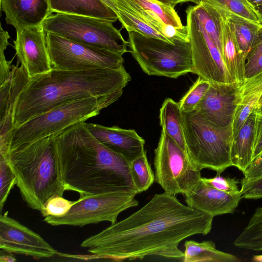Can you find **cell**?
<instances>
[{"instance_id": "277c9868", "label": "cell", "mask_w": 262, "mask_h": 262, "mask_svg": "<svg viewBox=\"0 0 262 262\" xmlns=\"http://www.w3.org/2000/svg\"><path fill=\"white\" fill-rule=\"evenodd\" d=\"M16 177L23 200L40 211L51 198L63 196V183L55 134L21 145L5 157Z\"/></svg>"}, {"instance_id": "f1b7e54d", "label": "cell", "mask_w": 262, "mask_h": 262, "mask_svg": "<svg viewBox=\"0 0 262 262\" xmlns=\"http://www.w3.org/2000/svg\"><path fill=\"white\" fill-rule=\"evenodd\" d=\"M131 1L144 9L158 25L165 24L179 29L186 28L174 8L157 0Z\"/></svg>"}, {"instance_id": "8992f818", "label": "cell", "mask_w": 262, "mask_h": 262, "mask_svg": "<svg viewBox=\"0 0 262 262\" xmlns=\"http://www.w3.org/2000/svg\"><path fill=\"white\" fill-rule=\"evenodd\" d=\"M183 125L187 153L195 168L211 169L221 174L232 166V124L215 126L194 110L183 112Z\"/></svg>"}, {"instance_id": "d6a6232c", "label": "cell", "mask_w": 262, "mask_h": 262, "mask_svg": "<svg viewBox=\"0 0 262 262\" xmlns=\"http://www.w3.org/2000/svg\"><path fill=\"white\" fill-rule=\"evenodd\" d=\"M203 1L256 23L260 24L256 11L246 0H204Z\"/></svg>"}, {"instance_id": "cb8c5ba5", "label": "cell", "mask_w": 262, "mask_h": 262, "mask_svg": "<svg viewBox=\"0 0 262 262\" xmlns=\"http://www.w3.org/2000/svg\"><path fill=\"white\" fill-rule=\"evenodd\" d=\"M115 1L117 9L116 14L118 20L122 24V28H125L128 32H135L147 37L159 38L171 43H174L146 21L126 0Z\"/></svg>"}, {"instance_id": "1f68e13d", "label": "cell", "mask_w": 262, "mask_h": 262, "mask_svg": "<svg viewBox=\"0 0 262 262\" xmlns=\"http://www.w3.org/2000/svg\"><path fill=\"white\" fill-rule=\"evenodd\" d=\"M210 83L199 76L195 82L178 102L183 112L195 110L207 92Z\"/></svg>"}, {"instance_id": "ba28073f", "label": "cell", "mask_w": 262, "mask_h": 262, "mask_svg": "<svg viewBox=\"0 0 262 262\" xmlns=\"http://www.w3.org/2000/svg\"><path fill=\"white\" fill-rule=\"evenodd\" d=\"M113 22L97 17L57 13L42 23L46 33L50 32L80 43L104 49L122 54L130 52L128 41Z\"/></svg>"}, {"instance_id": "30bf717a", "label": "cell", "mask_w": 262, "mask_h": 262, "mask_svg": "<svg viewBox=\"0 0 262 262\" xmlns=\"http://www.w3.org/2000/svg\"><path fill=\"white\" fill-rule=\"evenodd\" d=\"M134 192L114 191L80 196L66 214L48 215L44 221L52 226L68 225L83 227L102 222L113 224L122 211L137 207L139 202Z\"/></svg>"}, {"instance_id": "7402d4cb", "label": "cell", "mask_w": 262, "mask_h": 262, "mask_svg": "<svg viewBox=\"0 0 262 262\" xmlns=\"http://www.w3.org/2000/svg\"><path fill=\"white\" fill-rule=\"evenodd\" d=\"M256 111L251 113L236 136L233 138L231 148L232 166L243 173L252 158Z\"/></svg>"}, {"instance_id": "8fae6325", "label": "cell", "mask_w": 262, "mask_h": 262, "mask_svg": "<svg viewBox=\"0 0 262 262\" xmlns=\"http://www.w3.org/2000/svg\"><path fill=\"white\" fill-rule=\"evenodd\" d=\"M46 40L53 68L81 71L124 67L123 54L120 53L80 43L50 32L46 33Z\"/></svg>"}, {"instance_id": "603a6c76", "label": "cell", "mask_w": 262, "mask_h": 262, "mask_svg": "<svg viewBox=\"0 0 262 262\" xmlns=\"http://www.w3.org/2000/svg\"><path fill=\"white\" fill-rule=\"evenodd\" d=\"M183 261L184 262H239L237 256L219 250L215 243L211 241L198 242L187 240L184 243Z\"/></svg>"}, {"instance_id": "74e56055", "label": "cell", "mask_w": 262, "mask_h": 262, "mask_svg": "<svg viewBox=\"0 0 262 262\" xmlns=\"http://www.w3.org/2000/svg\"><path fill=\"white\" fill-rule=\"evenodd\" d=\"M203 180L212 187L226 192L234 194L240 192L239 184L240 181L235 178L225 177L216 174L212 178H203Z\"/></svg>"}, {"instance_id": "ffe728a7", "label": "cell", "mask_w": 262, "mask_h": 262, "mask_svg": "<svg viewBox=\"0 0 262 262\" xmlns=\"http://www.w3.org/2000/svg\"><path fill=\"white\" fill-rule=\"evenodd\" d=\"M222 14L223 15L222 25V57L233 81L242 83L245 79L244 63L246 56L238 46L229 22L222 13Z\"/></svg>"}, {"instance_id": "ac0fdd59", "label": "cell", "mask_w": 262, "mask_h": 262, "mask_svg": "<svg viewBox=\"0 0 262 262\" xmlns=\"http://www.w3.org/2000/svg\"><path fill=\"white\" fill-rule=\"evenodd\" d=\"M27 73L20 67L12 65L10 79L0 85V155L5 156L8 152V140L13 128V115L16 99L28 81Z\"/></svg>"}, {"instance_id": "60d3db41", "label": "cell", "mask_w": 262, "mask_h": 262, "mask_svg": "<svg viewBox=\"0 0 262 262\" xmlns=\"http://www.w3.org/2000/svg\"><path fill=\"white\" fill-rule=\"evenodd\" d=\"M245 181H251L262 177V152L252 160L243 173Z\"/></svg>"}, {"instance_id": "52a82bcc", "label": "cell", "mask_w": 262, "mask_h": 262, "mask_svg": "<svg viewBox=\"0 0 262 262\" xmlns=\"http://www.w3.org/2000/svg\"><path fill=\"white\" fill-rule=\"evenodd\" d=\"M130 52L144 73L171 78L192 73L193 62L189 39H176L174 43L128 32Z\"/></svg>"}, {"instance_id": "e575fe53", "label": "cell", "mask_w": 262, "mask_h": 262, "mask_svg": "<svg viewBox=\"0 0 262 262\" xmlns=\"http://www.w3.org/2000/svg\"><path fill=\"white\" fill-rule=\"evenodd\" d=\"M258 97L255 108L262 105V71L253 77L246 79L241 84V102L244 103Z\"/></svg>"}, {"instance_id": "f35d334b", "label": "cell", "mask_w": 262, "mask_h": 262, "mask_svg": "<svg viewBox=\"0 0 262 262\" xmlns=\"http://www.w3.org/2000/svg\"><path fill=\"white\" fill-rule=\"evenodd\" d=\"M242 199L256 200L262 198V177L258 179L240 181Z\"/></svg>"}, {"instance_id": "5b68a950", "label": "cell", "mask_w": 262, "mask_h": 262, "mask_svg": "<svg viewBox=\"0 0 262 262\" xmlns=\"http://www.w3.org/2000/svg\"><path fill=\"white\" fill-rule=\"evenodd\" d=\"M123 90L108 95L91 97L68 102L37 115L12 128L8 140L9 151L64 130L99 114L117 100Z\"/></svg>"}, {"instance_id": "5bb4252c", "label": "cell", "mask_w": 262, "mask_h": 262, "mask_svg": "<svg viewBox=\"0 0 262 262\" xmlns=\"http://www.w3.org/2000/svg\"><path fill=\"white\" fill-rule=\"evenodd\" d=\"M241 84L210 83L195 110L215 126L223 127L232 124L236 108L241 102Z\"/></svg>"}, {"instance_id": "7bdbcfd3", "label": "cell", "mask_w": 262, "mask_h": 262, "mask_svg": "<svg viewBox=\"0 0 262 262\" xmlns=\"http://www.w3.org/2000/svg\"><path fill=\"white\" fill-rule=\"evenodd\" d=\"M16 259L14 256L11 255H5L1 254L0 256L1 262H14Z\"/></svg>"}, {"instance_id": "7dc6e473", "label": "cell", "mask_w": 262, "mask_h": 262, "mask_svg": "<svg viewBox=\"0 0 262 262\" xmlns=\"http://www.w3.org/2000/svg\"><path fill=\"white\" fill-rule=\"evenodd\" d=\"M255 110L258 113L262 114V105L258 107L255 108Z\"/></svg>"}, {"instance_id": "d6986e66", "label": "cell", "mask_w": 262, "mask_h": 262, "mask_svg": "<svg viewBox=\"0 0 262 262\" xmlns=\"http://www.w3.org/2000/svg\"><path fill=\"white\" fill-rule=\"evenodd\" d=\"M7 24L16 31L42 25L52 13L49 0H0Z\"/></svg>"}, {"instance_id": "836d02e7", "label": "cell", "mask_w": 262, "mask_h": 262, "mask_svg": "<svg viewBox=\"0 0 262 262\" xmlns=\"http://www.w3.org/2000/svg\"><path fill=\"white\" fill-rule=\"evenodd\" d=\"M16 185V177L6 159L0 156V210L7 200L11 190Z\"/></svg>"}, {"instance_id": "3957f363", "label": "cell", "mask_w": 262, "mask_h": 262, "mask_svg": "<svg viewBox=\"0 0 262 262\" xmlns=\"http://www.w3.org/2000/svg\"><path fill=\"white\" fill-rule=\"evenodd\" d=\"M130 80L124 67L81 71L52 68L29 79L16 101L13 128L68 102L123 90Z\"/></svg>"}, {"instance_id": "9c48e42d", "label": "cell", "mask_w": 262, "mask_h": 262, "mask_svg": "<svg viewBox=\"0 0 262 262\" xmlns=\"http://www.w3.org/2000/svg\"><path fill=\"white\" fill-rule=\"evenodd\" d=\"M155 181L164 192L173 195L185 194L201 178V170L192 164L187 153L162 129L155 150Z\"/></svg>"}, {"instance_id": "83f0119b", "label": "cell", "mask_w": 262, "mask_h": 262, "mask_svg": "<svg viewBox=\"0 0 262 262\" xmlns=\"http://www.w3.org/2000/svg\"><path fill=\"white\" fill-rule=\"evenodd\" d=\"M233 245L243 249L262 251V207L255 210L247 226L234 240Z\"/></svg>"}, {"instance_id": "e0dca14e", "label": "cell", "mask_w": 262, "mask_h": 262, "mask_svg": "<svg viewBox=\"0 0 262 262\" xmlns=\"http://www.w3.org/2000/svg\"><path fill=\"white\" fill-rule=\"evenodd\" d=\"M84 125L96 139L112 150L124 156L130 162L145 152V140L134 129H123L116 126L107 127L85 122Z\"/></svg>"}, {"instance_id": "9a60e30c", "label": "cell", "mask_w": 262, "mask_h": 262, "mask_svg": "<svg viewBox=\"0 0 262 262\" xmlns=\"http://www.w3.org/2000/svg\"><path fill=\"white\" fill-rule=\"evenodd\" d=\"M16 31L14 49L29 79L50 71L52 66L47 48L46 33L42 25Z\"/></svg>"}, {"instance_id": "d4e9b609", "label": "cell", "mask_w": 262, "mask_h": 262, "mask_svg": "<svg viewBox=\"0 0 262 262\" xmlns=\"http://www.w3.org/2000/svg\"><path fill=\"white\" fill-rule=\"evenodd\" d=\"M160 124L162 129L187 152L183 125V112L179 103L167 98L160 110Z\"/></svg>"}, {"instance_id": "2e32d148", "label": "cell", "mask_w": 262, "mask_h": 262, "mask_svg": "<svg viewBox=\"0 0 262 262\" xmlns=\"http://www.w3.org/2000/svg\"><path fill=\"white\" fill-rule=\"evenodd\" d=\"M187 205L212 217L233 213L242 199L241 191L234 194L218 190L203 179L184 194Z\"/></svg>"}, {"instance_id": "ab89813d", "label": "cell", "mask_w": 262, "mask_h": 262, "mask_svg": "<svg viewBox=\"0 0 262 262\" xmlns=\"http://www.w3.org/2000/svg\"><path fill=\"white\" fill-rule=\"evenodd\" d=\"M262 152V114L256 112L252 161Z\"/></svg>"}, {"instance_id": "b9f144b4", "label": "cell", "mask_w": 262, "mask_h": 262, "mask_svg": "<svg viewBox=\"0 0 262 262\" xmlns=\"http://www.w3.org/2000/svg\"><path fill=\"white\" fill-rule=\"evenodd\" d=\"M159 2H160L164 4H165L166 5L171 6L173 8H174V7L180 4V3H183L185 2H192L193 3H195L196 5H199L202 2H203L204 0H157Z\"/></svg>"}, {"instance_id": "8d00e7d4", "label": "cell", "mask_w": 262, "mask_h": 262, "mask_svg": "<svg viewBox=\"0 0 262 262\" xmlns=\"http://www.w3.org/2000/svg\"><path fill=\"white\" fill-rule=\"evenodd\" d=\"M76 202L67 200L62 196L56 195L47 202L40 212L43 217L48 215H62L68 212Z\"/></svg>"}, {"instance_id": "bcb514c9", "label": "cell", "mask_w": 262, "mask_h": 262, "mask_svg": "<svg viewBox=\"0 0 262 262\" xmlns=\"http://www.w3.org/2000/svg\"><path fill=\"white\" fill-rule=\"evenodd\" d=\"M252 260L256 262H262V254L254 255L252 257Z\"/></svg>"}, {"instance_id": "4316f807", "label": "cell", "mask_w": 262, "mask_h": 262, "mask_svg": "<svg viewBox=\"0 0 262 262\" xmlns=\"http://www.w3.org/2000/svg\"><path fill=\"white\" fill-rule=\"evenodd\" d=\"M193 9L204 29L222 54L223 14L215 7L205 1L193 6Z\"/></svg>"}, {"instance_id": "4fadbf2b", "label": "cell", "mask_w": 262, "mask_h": 262, "mask_svg": "<svg viewBox=\"0 0 262 262\" xmlns=\"http://www.w3.org/2000/svg\"><path fill=\"white\" fill-rule=\"evenodd\" d=\"M0 248L8 253L37 259L59 253L38 233L10 217L7 211L0 215Z\"/></svg>"}, {"instance_id": "7a4b0ae2", "label": "cell", "mask_w": 262, "mask_h": 262, "mask_svg": "<svg viewBox=\"0 0 262 262\" xmlns=\"http://www.w3.org/2000/svg\"><path fill=\"white\" fill-rule=\"evenodd\" d=\"M63 184L80 196L122 191L134 192L130 162L110 149L82 121L55 134Z\"/></svg>"}, {"instance_id": "6da1fadb", "label": "cell", "mask_w": 262, "mask_h": 262, "mask_svg": "<svg viewBox=\"0 0 262 262\" xmlns=\"http://www.w3.org/2000/svg\"><path fill=\"white\" fill-rule=\"evenodd\" d=\"M213 219L181 203L175 195L156 193L140 209L86 238L80 246L94 257L115 261L151 255L180 259L184 256L180 242L209 233Z\"/></svg>"}, {"instance_id": "7c38bea8", "label": "cell", "mask_w": 262, "mask_h": 262, "mask_svg": "<svg viewBox=\"0 0 262 262\" xmlns=\"http://www.w3.org/2000/svg\"><path fill=\"white\" fill-rule=\"evenodd\" d=\"M186 13L193 66L192 73L210 83L235 82L225 65L221 51L204 29L193 6H189Z\"/></svg>"}, {"instance_id": "4dcf8cb0", "label": "cell", "mask_w": 262, "mask_h": 262, "mask_svg": "<svg viewBox=\"0 0 262 262\" xmlns=\"http://www.w3.org/2000/svg\"><path fill=\"white\" fill-rule=\"evenodd\" d=\"M261 71L262 24H260L257 35L245 59V79L251 78Z\"/></svg>"}, {"instance_id": "d590c367", "label": "cell", "mask_w": 262, "mask_h": 262, "mask_svg": "<svg viewBox=\"0 0 262 262\" xmlns=\"http://www.w3.org/2000/svg\"><path fill=\"white\" fill-rule=\"evenodd\" d=\"M259 97L253 98L248 101L239 103L237 106L232 123L233 138L237 135L251 113L254 110Z\"/></svg>"}, {"instance_id": "44dd1931", "label": "cell", "mask_w": 262, "mask_h": 262, "mask_svg": "<svg viewBox=\"0 0 262 262\" xmlns=\"http://www.w3.org/2000/svg\"><path fill=\"white\" fill-rule=\"evenodd\" d=\"M51 13L85 15L115 23L116 13L101 0H49Z\"/></svg>"}, {"instance_id": "484cf974", "label": "cell", "mask_w": 262, "mask_h": 262, "mask_svg": "<svg viewBox=\"0 0 262 262\" xmlns=\"http://www.w3.org/2000/svg\"><path fill=\"white\" fill-rule=\"evenodd\" d=\"M215 7L229 22L238 46L246 56L257 35L260 24L256 23L227 10Z\"/></svg>"}, {"instance_id": "f546056e", "label": "cell", "mask_w": 262, "mask_h": 262, "mask_svg": "<svg viewBox=\"0 0 262 262\" xmlns=\"http://www.w3.org/2000/svg\"><path fill=\"white\" fill-rule=\"evenodd\" d=\"M130 170L137 193L147 190L155 181V174L148 163L146 151L130 162Z\"/></svg>"}, {"instance_id": "ee69618b", "label": "cell", "mask_w": 262, "mask_h": 262, "mask_svg": "<svg viewBox=\"0 0 262 262\" xmlns=\"http://www.w3.org/2000/svg\"><path fill=\"white\" fill-rule=\"evenodd\" d=\"M254 9L262 6V0H246Z\"/></svg>"}, {"instance_id": "f6af8a7d", "label": "cell", "mask_w": 262, "mask_h": 262, "mask_svg": "<svg viewBox=\"0 0 262 262\" xmlns=\"http://www.w3.org/2000/svg\"><path fill=\"white\" fill-rule=\"evenodd\" d=\"M256 11L260 20V23L262 24V6L254 8Z\"/></svg>"}]
</instances>
